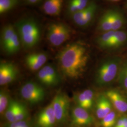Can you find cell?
Instances as JSON below:
<instances>
[{
    "mask_svg": "<svg viewBox=\"0 0 127 127\" xmlns=\"http://www.w3.org/2000/svg\"><path fill=\"white\" fill-rule=\"evenodd\" d=\"M16 32V28L10 24L5 26L2 28L1 32L0 42L3 49L7 45Z\"/></svg>",
    "mask_w": 127,
    "mask_h": 127,
    "instance_id": "2e32d148",
    "label": "cell"
},
{
    "mask_svg": "<svg viewBox=\"0 0 127 127\" xmlns=\"http://www.w3.org/2000/svg\"><path fill=\"white\" fill-rule=\"evenodd\" d=\"M114 31L113 30L105 32L98 39V42L99 45L103 48L109 47L110 44L114 36Z\"/></svg>",
    "mask_w": 127,
    "mask_h": 127,
    "instance_id": "603a6c76",
    "label": "cell"
},
{
    "mask_svg": "<svg viewBox=\"0 0 127 127\" xmlns=\"http://www.w3.org/2000/svg\"><path fill=\"white\" fill-rule=\"evenodd\" d=\"M123 121H124V124L123 127H127V117L123 118Z\"/></svg>",
    "mask_w": 127,
    "mask_h": 127,
    "instance_id": "d590c367",
    "label": "cell"
},
{
    "mask_svg": "<svg viewBox=\"0 0 127 127\" xmlns=\"http://www.w3.org/2000/svg\"><path fill=\"white\" fill-rule=\"evenodd\" d=\"M18 122L19 127H29V124H28V123L26 122L24 120L18 121Z\"/></svg>",
    "mask_w": 127,
    "mask_h": 127,
    "instance_id": "1f68e13d",
    "label": "cell"
},
{
    "mask_svg": "<svg viewBox=\"0 0 127 127\" xmlns=\"http://www.w3.org/2000/svg\"><path fill=\"white\" fill-rule=\"evenodd\" d=\"M54 109L57 123L63 124L68 118L70 100L67 95L63 92H59L55 96L51 102Z\"/></svg>",
    "mask_w": 127,
    "mask_h": 127,
    "instance_id": "5b68a950",
    "label": "cell"
},
{
    "mask_svg": "<svg viewBox=\"0 0 127 127\" xmlns=\"http://www.w3.org/2000/svg\"><path fill=\"white\" fill-rule=\"evenodd\" d=\"M47 59V56L43 53H34L27 55L26 58V63L30 69L36 71L43 65Z\"/></svg>",
    "mask_w": 127,
    "mask_h": 127,
    "instance_id": "8fae6325",
    "label": "cell"
},
{
    "mask_svg": "<svg viewBox=\"0 0 127 127\" xmlns=\"http://www.w3.org/2000/svg\"><path fill=\"white\" fill-rule=\"evenodd\" d=\"M116 114L114 112H111L102 119L101 125L103 127H113L115 123Z\"/></svg>",
    "mask_w": 127,
    "mask_h": 127,
    "instance_id": "d4e9b609",
    "label": "cell"
},
{
    "mask_svg": "<svg viewBox=\"0 0 127 127\" xmlns=\"http://www.w3.org/2000/svg\"><path fill=\"white\" fill-rule=\"evenodd\" d=\"M74 99L77 102L78 106L81 107L84 109L86 110L89 109L86 99L83 92H82L76 95Z\"/></svg>",
    "mask_w": 127,
    "mask_h": 127,
    "instance_id": "83f0119b",
    "label": "cell"
},
{
    "mask_svg": "<svg viewBox=\"0 0 127 127\" xmlns=\"http://www.w3.org/2000/svg\"><path fill=\"white\" fill-rule=\"evenodd\" d=\"M83 92L85 95L86 99L89 109H91L93 104V99H94L93 92L92 90L90 89L86 90L83 91Z\"/></svg>",
    "mask_w": 127,
    "mask_h": 127,
    "instance_id": "f1b7e54d",
    "label": "cell"
},
{
    "mask_svg": "<svg viewBox=\"0 0 127 127\" xmlns=\"http://www.w3.org/2000/svg\"><path fill=\"white\" fill-rule=\"evenodd\" d=\"M106 96L119 112L124 113L127 111V101L118 92L113 90L108 91Z\"/></svg>",
    "mask_w": 127,
    "mask_h": 127,
    "instance_id": "7c38bea8",
    "label": "cell"
},
{
    "mask_svg": "<svg viewBox=\"0 0 127 127\" xmlns=\"http://www.w3.org/2000/svg\"><path fill=\"white\" fill-rule=\"evenodd\" d=\"M57 58L64 75L69 78L77 79L84 71L88 57L83 46L79 43H73L60 50Z\"/></svg>",
    "mask_w": 127,
    "mask_h": 127,
    "instance_id": "6da1fadb",
    "label": "cell"
},
{
    "mask_svg": "<svg viewBox=\"0 0 127 127\" xmlns=\"http://www.w3.org/2000/svg\"><path fill=\"white\" fill-rule=\"evenodd\" d=\"M97 9V6L95 2L91 1L85 9L83 18L78 26L81 27H86L91 23L94 18Z\"/></svg>",
    "mask_w": 127,
    "mask_h": 127,
    "instance_id": "9a60e30c",
    "label": "cell"
},
{
    "mask_svg": "<svg viewBox=\"0 0 127 127\" xmlns=\"http://www.w3.org/2000/svg\"><path fill=\"white\" fill-rule=\"evenodd\" d=\"M77 2L78 6L81 10L84 9L86 8L87 6L89 4V0H75Z\"/></svg>",
    "mask_w": 127,
    "mask_h": 127,
    "instance_id": "f546056e",
    "label": "cell"
},
{
    "mask_svg": "<svg viewBox=\"0 0 127 127\" xmlns=\"http://www.w3.org/2000/svg\"><path fill=\"white\" fill-rule=\"evenodd\" d=\"M17 103V101L10 99L9 104L6 110L5 117L10 123L17 122L16 118Z\"/></svg>",
    "mask_w": 127,
    "mask_h": 127,
    "instance_id": "44dd1931",
    "label": "cell"
},
{
    "mask_svg": "<svg viewBox=\"0 0 127 127\" xmlns=\"http://www.w3.org/2000/svg\"><path fill=\"white\" fill-rule=\"evenodd\" d=\"M10 100L8 93L3 91H0V113H3L8 107Z\"/></svg>",
    "mask_w": 127,
    "mask_h": 127,
    "instance_id": "484cf974",
    "label": "cell"
},
{
    "mask_svg": "<svg viewBox=\"0 0 127 127\" xmlns=\"http://www.w3.org/2000/svg\"><path fill=\"white\" fill-rule=\"evenodd\" d=\"M111 20L112 30L118 31L123 27L124 19L123 15L117 11H109Z\"/></svg>",
    "mask_w": 127,
    "mask_h": 127,
    "instance_id": "ac0fdd59",
    "label": "cell"
},
{
    "mask_svg": "<svg viewBox=\"0 0 127 127\" xmlns=\"http://www.w3.org/2000/svg\"><path fill=\"white\" fill-rule=\"evenodd\" d=\"M18 0H0V13H7L18 4Z\"/></svg>",
    "mask_w": 127,
    "mask_h": 127,
    "instance_id": "7402d4cb",
    "label": "cell"
},
{
    "mask_svg": "<svg viewBox=\"0 0 127 127\" xmlns=\"http://www.w3.org/2000/svg\"><path fill=\"white\" fill-rule=\"evenodd\" d=\"M18 71L13 64L1 62L0 64V84L4 85L16 80Z\"/></svg>",
    "mask_w": 127,
    "mask_h": 127,
    "instance_id": "30bf717a",
    "label": "cell"
},
{
    "mask_svg": "<svg viewBox=\"0 0 127 127\" xmlns=\"http://www.w3.org/2000/svg\"><path fill=\"white\" fill-rule=\"evenodd\" d=\"M64 0H46L42 5L44 12L50 16H57L61 13Z\"/></svg>",
    "mask_w": 127,
    "mask_h": 127,
    "instance_id": "5bb4252c",
    "label": "cell"
},
{
    "mask_svg": "<svg viewBox=\"0 0 127 127\" xmlns=\"http://www.w3.org/2000/svg\"><path fill=\"white\" fill-rule=\"evenodd\" d=\"M28 114V111L26 106L23 104L17 102L16 113L17 121H24L27 118Z\"/></svg>",
    "mask_w": 127,
    "mask_h": 127,
    "instance_id": "cb8c5ba5",
    "label": "cell"
},
{
    "mask_svg": "<svg viewBox=\"0 0 127 127\" xmlns=\"http://www.w3.org/2000/svg\"><path fill=\"white\" fill-rule=\"evenodd\" d=\"M56 122L54 109L51 103L38 114L37 125L38 127H54Z\"/></svg>",
    "mask_w": 127,
    "mask_h": 127,
    "instance_id": "ba28073f",
    "label": "cell"
},
{
    "mask_svg": "<svg viewBox=\"0 0 127 127\" xmlns=\"http://www.w3.org/2000/svg\"><path fill=\"white\" fill-rule=\"evenodd\" d=\"M28 3L31 5H35L40 3L42 0H25Z\"/></svg>",
    "mask_w": 127,
    "mask_h": 127,
    "instance_id": "d6a6232c",
    "label": "cell"
},
{
    "mask_svg": "<svg viewBox=\"0 0 127 127\" xmlns=\"http://www.w3.org/2000/svg\"><path fill=\"white\" fill-rule=\"evenodd\" d=\"M123 124H124V121H123V118L120 119L118 121L115 127H123Z\"/></svg>",
    "mask_w": 127,
    "mask_h": 127,
    "instance_id": "836d02e7",
    "label": "cell"
},
{
    "mask_svg": "<svg viewBox=\"0 0 127 127\" xmlns=\"http://www.w3.org/2000/svg\"><path fill=\"white\" fill-rule=\"evenodd\" d=\"M37 78L42 84L48 86H56L60 81L58 71L50 65H46L41 68L38 72Z\"/></svg>",
    "mask_w": 127,
    "mask_h": 127,
    "instance_id": "52a82bcc",
    "label": "cell"
},
{
    "mask_svg": "<svg viewBox=\"0 0 127 127\" xmlns=\"http://www.w3.org/2000/svg\"><path fill=\"white\" fill-rule=\"evenodd\" d=\"M71 30L67 26L62 23L51 24L48 29L47 38L52 45L58 47L67 41Z\"/></svg>",
    "mask_w": 127,
    "mask_h": 127,
    "instance_id": "3957f363",
    "label": "cell"
},
{
    "mask_svg": "<svg viewBox=\"0 0 127 127\" xmlns=\"http://www.w3.org/2000/svg\"><path fill=\"white\" fill-rule=\"evenodd\" d=\"M16 27L22 45L31 48L36 45L41 38L39 25L32 18H25L18 21Z\"/></svg>",
    "mask_w": 127,
    "mask_h": 127,
    "instance_id": "7a4b0ae2",
    "label": "cell"
},
{
    "mask_svg": "<svg viewBox=\"0 0 127 127\" xmlns=\"http://www.w3.org/2000/svg\"><path fill=\"white\" fill-rule=\"evenodd\" d=\"M117 64L113 61H108L103 64L97 73V83L102 85L111 82L117 73Z\"/></svg>",
    "mask_w": 127,
    "mask_h": 127,
    "instance_id": "8992f818",
    "label": "cell"
},
{
    "mask_svg": "<svg viewBox=\"0 0 127 127\" xmlns=\"http://www.w3.org/2000/svg\"><path fill=\"white\" fill-rule=\"evenodd\" d=\"M72 122L78 126H84L91 125L93 122V117L84 109L79 106L73 108L71 112Z\"/></svg>",
    "mask_w": 127,
    "mask_h": 127,
    "instance_id": "9c48e42d",
    "label": "cell"
},
{
    "mask_svg": "<svg viewBox=\"0 0 127 127\" xmlns=\"http://www.w3.org/2000/svg\"><path fill=\"white\" fill-rule=\"evenodd\" d=\"M20 95L23 99L31 104H36L44 99L45 92L44 89L38 84L28 82L21 87Z\"/></svg>",
    "mask_w": 127,
    "mask_h": 127,
    "instance_id": "277c9868",
    "label": "cell"
},
{
    "mask_svg": "<svg viewBox=\"0 0 127 127\" xmlns=\"http://www.w3.org/2000/svg\"><path fill=\"white\" fill-rule=\"evenodd\" d=\"M123 84L125 87L127 89V67L125 69L123 77Z\"/></svg>",
    "mask_w": 127,
    "mask_h": 127,
    "instance_id": "4dcf8cb0",
    "label": "cell"
},
{
    "mask_svg": "<svg viewBox=\"0 0 127 127\" xmlns=\"http://www.w3.org/2000/svg\"><path fill=\"white\" fill-rule=\"evenodd\" d=\"M127 39V33L121 31H114L109 47H117L122 45Z\"/></svg>",
    "mask_w": 127,
    "mask_h": 127,
    "instance_id": "d6986e66",
    "label": "cell"
},
{
    "mask_svg": "<svg viewBox=\"0 0 127 127\" xmlns=\"http://www.w3.org/2000/svg\"><path fill=\"white\" fill-rule=\"evenodd\" d=\"M111 102L105 95H101L98 97L96 104V114L98 118L102 119L111 111Z\"/></svg>",
    "mask_w": 127,
    "mask_h": 127,
    "instance_id": "4fadbf2b",
    "label": "cell"
},
{
    "mask_svg": "<svg viewBox=\"0 0 127 127\" xmlns=\"http://www.w3.org/2000/svg\"><path fill=\"white\" fill-rule=\"evenodd\" d=\"M109 0L112 1H119V0Z\"/></svg>",
    "mask_w": 127,
    "mask_h": 127,
    "instance_id": "8d00e7d4",
    "label": "cell"
},
{
    "mask_svg": "<svg viewBox=\"0 0 127 127\" xmlns=\"http://www.w3.org/2000/svg\"><path fill=\"white\" fill-rule=\"evenodd\" d=\"M21 43L18 33L16 31L3 50L8 54H14L20 50Z\"/></svg>",
    "mask_w": 127,
    "mask_h": 127,
    "instance_id": "e0dca14e",
    "label": "cell"
},
{
    "mask_svg": "<svg viewBox=\"0 0 127 127\" xmlns=\"http://www.w3.org/2000/svg\"><path fill=\"white\" fill-rule=\"evenodd\" d=\"M99 30L104 32L112 30V26L109 11L106 12L101 17L99 22Z\"/></svg>",
    "mask_w": 127,
    "mask_h": 127,
    "instance_id": "ffe728a7",
    "label": "cell"
},
{
    "mask_svg": "<svg viewBox=\"0 0 127 127\" xmlns=\"http://www.w3.org/2000/svg\"><path fill=\"white\" fill-rule=\"evenodd\" d=\"M8 127H18V122H16L13 123H10L8 125Z\"/></svg>",
    "mask_w": 127,
    "mask_h": 127,
    "instance_id": "e575fe53",
    "label": "cell"
},
{
    "mask_svg": "<svg viewBox=\"0 0 127 127\" xmlns=\"http://www.w3.org/2000/svg\"><path fill=\"white\" fill-rule=\"evenodd\" d=\"M82 10L75 0H69L67 5V12L68 15L72 16L77 12Z\"/></svg>",
    "mask_w": 127,
    "mask_h": 127,
    "instance_id": "4316f807",
    "label": "cell"
}]
</instances>
